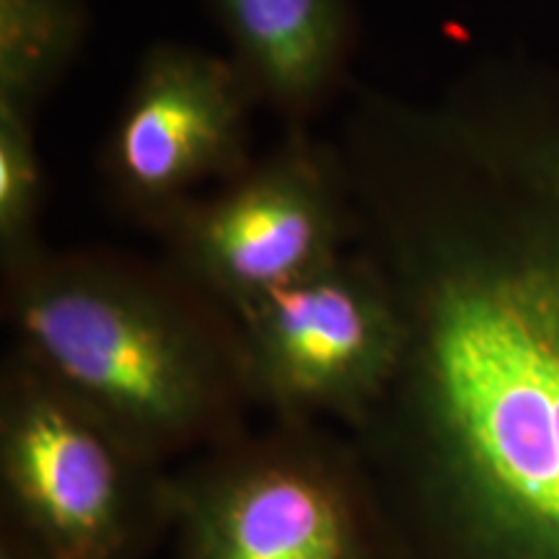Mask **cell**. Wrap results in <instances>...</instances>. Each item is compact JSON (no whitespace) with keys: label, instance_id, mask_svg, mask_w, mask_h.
<instances>
[{"label":"cell","instance_id":"7","mask_svg":"<svg viewBox=\"0 0 559 559\" xmlns=\"http://www.w3.org/2000/svg\"><path fill=\"white\" fill-rule=\"evenodd\" d=\"M239 91L221 62L160 52L115 135V169L143 198H169L218 169L239 138Z\"/></svg>","mask_w":559,"mask_h":559},{"label":"cell","instance_id":"6","mask_svg":"<svg viewBox=\"0 0 559 559\" xmlns=\"http://www.w3.org/2000/svg\"><path fill=\"white\" fill-rule=\"evenodd\" d=\"M334 218L319 179L277 166L207 207L194 223L200 267L239 311L330 267Z\"/></svg>","mask_w":559,"mask_h":559},{"label":"cell","instance_id":"9","mask_svg":"<svg viewBox=\"0 0 559 559\" xmlns=\"http://www.w3.org/2000/svg\"><path fill=\"white\" fill-rule=\"evenodd\" d=\"M73 29L70 0H0L3 96L21 102Z\"/></svg>","mask_w":559,"mask_h":559},{"label":"cell","instance_id":"4","mask_svg":"<svg viewBox=\"0 0 559 559\" xmlns=\"http://www.w3.org/2000/svg\"><path fill=\"white\" fill-rule=\"evenodd\" d=\"M177 472L19 355L0 396V519L45 559H151L171 542Z\"/></svg>","mask_w":559,"mask_h":559},{"label":"cell","instance_id":"10","mask_svg":"<svg viewBox=\"0 0 559 559\" xmlns=\"http://www.w3.org/2000/svg\"><path fill=\"white\" fill-rule=\"evenodd\" d=\"M37 160L21 102L0 99V230L5 243L16 241L32 218L37 200Z\"/></svg>","mask_w":559,"mask_h":559},{"label":"cell","instance_id":"2","mask_svg":"<svg viewBox=\"0 0 559 559\" xmlns=\"http://www.w3.org/2000/svg\"><path fill=\"white\" fill-rule=\"evenodd\" d=\"M19 358L160 464L239 436L241 337L130 288L47 280L16 300Z\"/></svg>","mask_w":559,"mask_h":559},{"label":"cell","instance_id":"11","mask_svg":"<svg viewBox=\"0 0 559 559\" xmlns=\"http://www.w3.org/2000/svg\"><path fill=\"white\" fill-rule=\"evenodd\" d=\"M0 559H45L16 526L0 519Z\"/></svg>","mask_w":559,"mask_h":559},{"label":"cell","instance_id":"1","mask_svg":"<svg viewBox=\"0 0 559 559\" xmlns=\"http://www.w3.org/2000/svg\"><path fill=\"white\" fill-rule=\"evenodd\" d=\"M492 171L485 223L425 290L362 425L412 559H559V120Z\"/></svg>","mask_w":559,"mask_h":559},{"label":"cell","instance_id":"3","mask_svg":"<svg viewBox=\"0 0 559 559\" xmlns=\"http://www.w3.org/2000/svg\"><path fill=\"white\" fill-rule=\"evenodd\" d=\"M174 559H412L358 453L283 419L177 472Z\"/></svg>","mask_w":559,"mask_h":559},{"label":"cell","instance_id":"8","mask_svg":"<svg viewBox=\"0 0 559 559\" xmlns=\"http://www.w3.org/2000/svg\"><path fill=\"white\" fill-rule=\"evenodd\" d=\"M241 50L283 96H306L330 73L340 41L334 0H221Z\"/></svg>","mask_w":559,"mask_h":559},{"label":"cell","instance_id":"5","mask_svg":"<svg viewBox=\"0 0 559 559\" xmlns=\"http://www.w3.org/2000/svg\"><path fill=\"white\" fill-rule=\"evenodd\" d=\"M241 319L251 396L293 423L334 415L362 428L407 360L409 317L334 262L254 300Z\"/></svg>","mask_w":559,"mask_h":559}]
</instances>
